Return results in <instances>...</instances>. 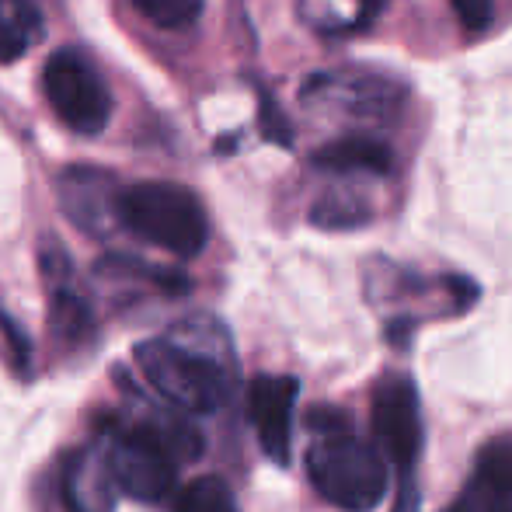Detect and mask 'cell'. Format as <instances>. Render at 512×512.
Returning a JSON list of instances; mask_svg holds the SVG:
<instances>
[{"label": "cell", "mask_w": 512, "mask_h": 512, "mask_svg": "<svg viewBox=\"0 0 512 512\" xmlns=\"http://www.w3.org/2000/svg\"><path fill=\"white\" fill-rule=\"evenodd\" d=\"M42 91L63 126H70L74 133L95 136L112 119L108 84L95 70V63L77 49H60L49 56L46 70H42Z\"/></svg>", "instance_id": "5b68a950"}, {"label": "cell", "mask_w": 512, "mask_h": 512, "mask_svg": "<svg viewBox=\"0 0 512 512\" xmlns=\"http://www.w3.org/2000/svg\"><path fill=\"white\" fill-rule=\"evenodd\" d=\"M178 411L182 408L102 422V453L119 492H126L129 499L147 506L171 499L178 485V460L203 453V436L185 418H178Z\"/></svg>", "instance_id": "7a4b0ae2"}, {"label": "cell", "mask_w": 512, "mask_h": 512, "mask_svg": "<svg viewBox=\"0 0 512 512\" xmlns=\"http://www.w3.org/2000/svg\"><path fill=\"white\" fill-rule=\"evenodd\" d=\"M143 380L168 405L209 415L220 411L234 387V356L227 331L209 317L182 321L161 338H147L133 349Z\"/></svg>", "instance_id": "6da1fadb"}, {"label": "cell", "mask_w": 512, "mask_h": 512, "mask_svg": "<svg viewBox=\"0 0 512 512\" xmlns=\"http://www.w3.org/2000/svg\"><path fill=\"white\" fill-rule=\"evenodd\" d=\"M42 39V11L35 0H0V63H14Z\"/></svg>", "instance_id": "4fadbf2b"}, {"label": "cell", "mask_w": 512, "mask_h": 512, "mask_svg": "<svg viewBox=\"0 0 512 512\" xmlns=\"http://www.w3.org/2000/svg\"><path fill=\"white\" fill-rule=\"evenodd\" d=\"M453 512H460V509H453Z\"/></svg>", "instance_id": "ac0fdd59"}, {"label": "cell", "mask_w": 512, "mask_h": 512, "mask_svg": "<svg viewBox=\"0 0 512 512\" xmlns=\"http://www.w3.org/2000/svg\"><path fill=\"white\" fill-rule=\"evenodd\" d=\"M310 220L324 230H352L363 227L370 220V209L366 203H359L356 196H342V192H328L314 209H310Z\"/></svg>", "instance_id": "9a60e30c"}, {"label": "cell", "mask_w": 512, "mask_h": 512, "mask_svg": "<svg viewBox=\"0 0 512 512\" xmlns=\"http://www.w3.org/2000/svg\"><path fill=\"white\" fill-rule=\"evenodd\" d=\"M460 512H512V436L481 446Z\"/></svg>", "instance_id": "8fae6325"}, {"label": "cell", "mask_w": 512, "mask_h": 512, "mask_svg": "<svg viewBox=\"0 0 512 512\" xmlns=\"http://www.w3.org/2000/svg\"><path fill=\"white\" fill-rule=\"evenodd\" d=\"M119 185L98 168H67L60 175V206L81 230L105 237L119 223ZM122 227V223H119Z\"/></svg>", "instance_id": "9c48e42d"}, {"label": "cell", "mask_w": 512, "mask_h": 512, "mask_svg": "<svg viewBox=\"0 0 512 512\" xmlns=\"http://www.w3.org/2000/svg\"><path fill=\"white\" fill-rule=\"evenodd\" d=\"M450 4L467 32H485L492 25V0H450Z\"/></svg>", "instance_id": "e0dca14e"}, {"label": "cell", "mask_w": 512, "mask_h": 512, "mask_svg": "<svg viewBox=\"0 0 512 512\" xmlns=\"http://www.w3.org/2000/svg\"><path fill=\"white\" fill-rule=\"evenodd\" d=\"M300 384L293 377L262 373L248 387V418L262 453L272 464H290L293 446V408H297Z\"/></svg>", "instance_id": "ba28073f"}, {"label": "cell", "mask_w": 512, "mask_h": 512, "mask_svg": "<svg viewBox=\"0 0 512 512\" xmlns=\"http://www.w3.org/2000/svg\"><path fill=\"white\" fill-rule=\"evenodd\" d=\"M133 4L157 28H189L203 11V0H133Z\"/></svg>", "instance_id": "2e32d148"}, {"label": "cell", "mask_w": 512, "mask_h": 512, "mask_svg": "<svg viewBox=\"0 0 512 512\" xmlns=\"http://www.w3.org/2000/svg\"><path fill=\"white\" fill-rule=\"evenodd\" d=\"M314 443L307 450V474L324 502L345 512H370L384 502L387 464L366 439L356 436L352 418L338 408H314L307 415Z\"/></svg>", "instance_id": "3957f363"}, {"label": "cell", "mask_w": 512, "mask_h": 512, "mask_svg": "<svg viewBox=\"0 0 512 512\" xmlns=\"http://www.w3.org/2000/svg\"><path fill=\"white\" fill-rule=\"evenodd\" d=\"M314 164L324 171H370V175H391L394 154L384 143L370 136H345L314 154Z\"/></svg>", "instance_id": "7c38bea8"}, {"label": "cell", "mask_w": 512, "mask_h": 512, "mask_svg": "<svg viewBox=\"0 0 512 512\" xmlns=\"http://www.w3.org/2000/svg\"><path fill=\"white\" fill-rule=\"evenodd\" d=\"M115 478L102 446H84L70 453L60 474V492L67 512H115Z\"/></svg>", "instance_id": "30bf717a"}, {"label": "cell", "mask_w": 512, "mask_h": 512, "mask_svg": "<svg viewBox=\"0 0 512 512\" xmlns=\"http://www.w3.org/2000/svg\"><path fill=\"white\" fill-rule=\"evenodd\" d=\"M119 223L175 258H196L209 241L199 196L175 182H136L119 192Z\"/></svg>", "instance_id": "277c9868"}, {"label": "cell", "mask_w": 512, "mask_h": 512, "mask_svg": "<svg viewBox=\"0 0 512 512\" xmlns=\"http://www.w3.org/2000/svg\"><path fill=\"white\" fill-rule=\"evenodd\" d=\"M42 276H46V290H49V328H53L56 349L60 352L91 349V342L98 335L95 307H91L88 293L77 283L67 251L56 241L42 244Z\"/></svg>", "instance_id": "8992f818"}, {"label": "cell", "mask_w": 512, "mask_h": 512, "mask_svg": "<svg viewBox=\"0 0 512 512\" xmlns=\"http://www.w3.org/2000/svg\"><path fill=\"white\" fill-rule=\"evenodd\" d=\"M175 512H241L230 485L216 474L189 481L182 492L175 495Z\"/></svg>", "instance_id": "5bb4252c"}, {"label": "cell", "mask_w": 512, "mask_h": 512, "mask_svg": "<svg viewBox=\"0 0 512 512\" xmlns=\"http://www.w3.org/2000/svg\"><path fill=\"white\" fill-rule=\"evenodd\" d=\"M373 432L387 457L408 478L422 453V411H418L415 384L405 373H387L373 387Z\"/></svg>", "instance_id": "52a82bcc"}]
</instances>
